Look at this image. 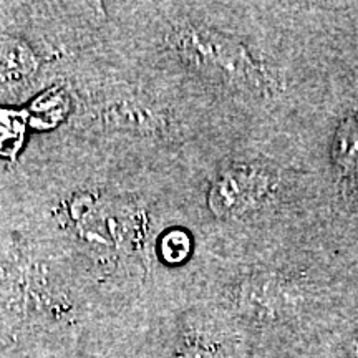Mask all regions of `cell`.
<instances>
[{"label": "cell", "mask_w": 358, "mask_h": 358, "mask_svg": "<svg viewBox=\"0 0 358 358\" xmlns=\"http://www.w3.org/2000/svg\"><path fill=\"white\" fill-rule=\"evenodd\" d=\"M169 45L182 64L192 70L264 88L267 75L236 40L201 25H179L169 35Z\"/></svg>", "instance_id": "obj_1"}, {"label": "cell", "mask_w": 358, "mask_h": 358, "mask_svg": "<svg viewBox=\"0 0 358 358\" xmlns=\"http://www.w3.org/2000/svg\"><path fill=\"white\" fill-rule=\"evenodd\" d=\"M271 178L261 168L239 164L222 171L209 189L208 203L219 217H236L248 213L266 198Z\"/></svg>", "instance_id": "obj_2"}, {"label": "cell", "mask_w": 358, "mask_h": 358, "mask_svg": "<svg viewBox=\"0 0 358 358\" xmlns=\"http://www.w3.org/2000/svg\"><path fill=\"white\" fill-rule=\"evenodd\" d=\"M100 116L105 124L111 128L153 131L163 124L161 116L155 110L143 103H138L133 98H113L105 106H101Z\"/></svg>", "instance_id": "obj_3"}, {"label": "cell", "mask_w": 358, "mask_h": 358, "mask_svg": "<svg viewBox=\"0 0 358 358\" xmlns=\"http://www.w3.org/2000/svg\"><path fill=\"white\" fill-rule=\"evenodd\" d=\"M37 66V57L24 40L0 35V85L24 82Z\"/></svg>", "instance_id": "obj_4"}, {"label": "cell", "mask_w": 358, "mask_h": 358, "mask_svg": "<svg viewBox=\"0 0 358 358\" xmlns=\"http://www.w3.org/2000/svg\"><path fill=\"white\" fill-rule=\"evenodd\" d=\"M335 163L342 176L358 168V113L342 123L335 143Z\"/></svg>", "instance_id": "obj_5"}, {"label": "cell", "mask_w": 358, "mask_h": 358, "mask_svg": "<svg viewBox=\"0 0 358 358\" xmlns=\"http://www.w3.org/2000/svg\"><path fill=\"white\" fill-rule=\"evenodd\" d=\"M161 252H163V257L169 262L182 261L186 257V254L189 252V241L179 231L169 232V234L163 237Z\"/></svg>", "instance_id": "obj_6"}]
</instances>
